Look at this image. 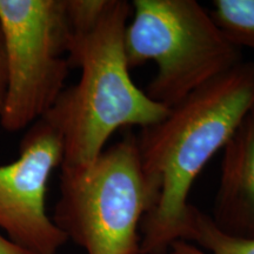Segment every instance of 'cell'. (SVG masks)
<instances>
[{"label":"cell","instance_id":"52a82bcc","mask_svg":"<svg viewBox=\"0 0 254 254\" xmlns=\"http://www.w3.org/2000/svg\"><path fill=\"white\" fill-rule=\"evenodd\" d=\"M214 224L225 233L254 237V114L250 113L222 150Z\"/></svg>","mask_w":254,"mask_h":254},{"label":"cell","instance_id":"8fae6325","mask_svg":"<svg viewBox=\"0 0 254 254\" xmlns=\"http://www.w3.org/2000/svg\"><path fill=\"white\" fill-rule=\"evenodd\" d=\"M0 254H33L23 247L12 243L5 234L0 232Z\"/></svg>","mask_w":254,"mask_h":254},{"label":"cell","instance_id":"9c48e42d","mask_svg":"<svg viewBox=\"0 0 254 254\" xmlns=\"http://www.w3.org/2000/svg\"><path fill=\"white\" fill-rule=\"evenodd\" d=\"M209 14L230 43L254 52V0H214Z\"/></svg>","mask_w":254,"mask_h":254},{"label":"cell","instance_id":"5bb4252c","mask_svg":"<svg viewBox=\"0 0 254 254\" xmlns=\"http://www.w3.org/2000/svg\"><path fill=\"white\" fill-rule=\"evenodd\" d=\"M251 113L254 114V104H253V107H252V111H251Z\"/></svg>","mask_w":254,"mask_h":254},{"label":"cell","instance_id":"277c9868","mask_svg":"<svg viewBox=\"0 0 254 254\" xmlns=\"http://www.w3.org/2000/svg\"><path fill=\"white\" fill-rule=\"evenodd\" d=\"M52 220L86 254H140V226L155 195L141 170L136 136L84 166H62Z\"/></svg>","mask_w":254,"mask_h":254},{"label":"cell","instance_id":"ba28073f","mask_svg":"<svg viewBox=\"0 0 254 254\" xmlns=\"http://www.w3.org/2000/svg\"><path fill=\"white\" fill-rule=\"evenodd\" d=\"M184 241L198 244L199 254H254V237H237L221 231L209 215L194 206L190 211Z\"/></svg>","mask_w":254,"mask_h":254},{"label":"cell","instance_id":"5b68a950","mask_svg":"<svg viewBox=\"0 0 254 254\" xmlns=\"http://www.w3.org/2000/svg\"><path fill=\"white\" fill-rule=\"evenodd\" d=\"M6 91L0 125L19 132L44 118L65 90L71 31L64 0H0Z\"/></svg>","mask_w":254,"mask_h":254},{"label":"cell","instance_id":"7c38bea8","mask_svg":"<svg viewBox=\"0 0 254 254\" xmlns=\"http://www.w3.org/2000/svg\"><path fill=\"white\" fill-rule=\"evenodd\" d=\"M6 91V65H5V55L4 47H2V39L0 34V112H1L2 103H4Z\"/></svg>","mask_w":254,"mask_h":254},{"label":"cell","instance_id":"30bf717a","mask_svg":"<svg viewBox=\"0 0 254 254\" xmlns=\"http://www.w3.org/2000/svg\"><path fill=\"white\" fill-rule=\"evenodd\" d=\"M111 0H64L66 20L71 34L91 31L99 23Z\"/></svg>","mask_w":254,"mask_h":254},{"label":"cell","instance_id":"8992f818","mask_svg":"<svg viewBox=\"0 0 254 254\" xmlns=\"http://www.w3.org/2000/svg\"><path fill=\"white\" fill-rule=\"evenodd\" d=\"M19 146V157L0 165V232L33 254H58L68 240L47 214L46 195L64 160L63 138L41 118Z\"/></svg>","mask_w":254,"mask_h":254},{"label":"cell","instance_id":"3957f363","mask_svg":"<svg viewBox=\"0 0 254 254\" xmlns=\"http://www.w3.org/2000/svg\"><path fill=\"white\" fill-rule=\"evenodd\" d=\"M131 6L124 33L127 65L157 64L145 92L168 110L244 62L195 0H133Z\"/></svg>","mask_w":254,"mask_h":254},{"label":"cell","instance_id":"6da1fadb","mask_svg":"<svg viewBox=\"0 0 254 254\" xmlns=\"http://www.w3.org/2000/svg\"><path fill=\"white\" fill-rule=\"evenodd\" d=\"M254 63L243 62L190 94L136 136L155 204L140 226V254H164L183 240L196 177L252 111Z\"/></svg>","mask_w":254,"mask_h":254},{"label":"cell","instance_id":"4fadbf2b","mask_svg":"<svg viewBox=\"0 0 254 254\" xmlns=\"http://www.w3.org/2000/svg\"><path fill=\"white\" fill-rule=\"evenodd\" d=\"M171 249L173 251V254H199V247L184 240L176 241Z\"/></svg>","mask_w":254,"mask_h":254},{"label":"cell","instance_id":"7a4b0ae2","mask_svg":"<svg viewBox=\"0 0 254 254\" xmlns=\"http://www.w3.org/2000/svg\"><path fill=\"white\" fill-rule=\"evenodd\" d=\"M131 11V2L111 0L91 31L69 36L67 59L71 68H80V78L65 87L44 117L63 138L62 166L90 164L118 129L145 128L168 113L136 86L129 74L124 33Z\"/></svg>","mask_w":254,"mask_h":254}]
</instances>
